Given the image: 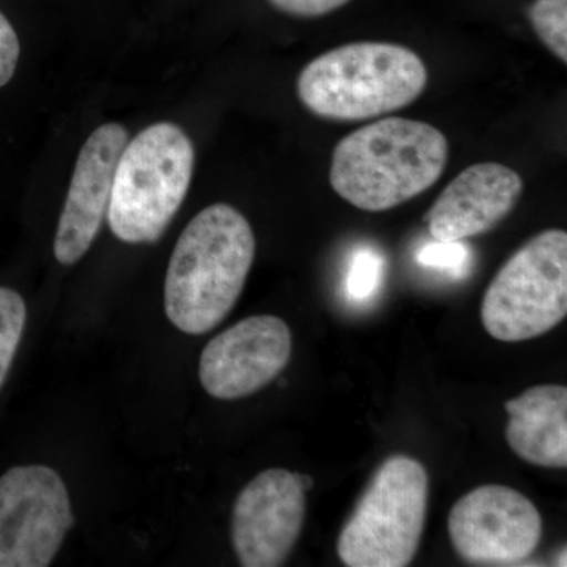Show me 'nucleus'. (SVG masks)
<instances>
[{
	"label": "nucleus",
	"mask_w": 567,
	"mask_h": 567,
	"mask_svg": "<svg viewBox=\"0 0 567 567\" xmlns=\"http://www.w3.org/2000/svg\"><path fill=\"white\" fill-rule=\"evenodd\" d=\"M271 7L297 18H319L341 9L350 0H268Z\"/></svg>",
	"instance_id": "obj_19"
},
{
	"label": "nucleus",
	"mask_w": 567,
	"mask_h": 567,
	"mask_svg": "<svg viewBox=\"0 0 567 567\" xmlns=\"http://www.w3.org/2000/svg\"><path fill=\"white\" fill-rule=\"evenodd\" d=\"M28 309L20 293L0 287V388L9 375L24 333Z\"/></svg>",
	"instance_id": "obj_14"
},
{
	"label": "nucleus",
	"mask_w": 567,
	"mask_h": 567,
	"mask_svg": "<svg viewBox=\"0 0 567 567\" xmlns=\"http://www.w3.org/2000/svg\"><path fill=\"white\" fill-rule=\"evenodd\" d=\"M450 142L429 123L382 118L338 142L330 185L346 203L380 213L427 192L445 173Z\"/></svg>",
	"instance_id": "obj_2"
},
{
	"label": "nucleus",
	"mask_w": 567,
	"mask_h": 567,
	"mask_svg": "<svg viewBox=\"0 0 567 567\" xmlns=\"http://www.w3.org/2000/svg\"><path fill=\"white\" fill-rule=\"evenodd\" d=\"M194 173V147L173 122L136 134L123 148L112 185L107 223L125 244H155L182 207Z\"/></svg>",
	"instance_id": "obj_4"
},
{
	"label": "nucleus",
	"mask_w": 567,
	"mask_h": 567,
	"mask_svg": "<svg viewBox=\"0 0 567 567\" xmlns=\"http://www.w3.org/2000/svg\"><path fill=\"white\" fill-rule=\"evenodd\" d=\"M429 476L416 458L395 454L377 468L339 535L349 567H405L423 539Z\"/></svg>",
	"instance_id": "obj_5"
},
{
	"label": "nucleus",
	"mask_w": 567,
	"mask_h": 567,
	"mask_svg": "<svg viewBox=\"0 0 567 567\" xmlns=\"http://www.w3.org/2000/svg\"><path fill=\"white\" fill-rule=\"evenodd\" d=\"M385 270V260L374 249H361L354 254L347 274L346 289L352 300L363 301L379 289Z\"/></svg>",
	"instance_id": "obj_16"
},
{
	"label": "nucleus",
	"mask_w": 567,
	"mask_h": 567,
	"mask_svg": "<svg viewBox=\"0 0 567 567\" xmlns=\"http://www.w3.org/2000/svg\"><path fill=\"white\" fill-rule=\"evenodd\" d=\"M447 532L454 550L470 565L514 566L535 554L543 518L516 488L487 484L454 503Z\"/></svg>",
	"instance_id": "obj_8"
},
{
	"label": "nucleus",
	"mask_w": 567,
	"mask_h": 567,
	"mask_svg": "<svg viewBox=\"0 0 567 567\" xmlns=\"http://www.w3.org/2000/svg\"><path fill=\"white\" fill-rule=\"evenodd\" d=\"M298 480H300L301 487L305 488V492L311 491L312 486H315V481H312L311 476L298 473Z\"/></svg>",
	"instance_id": "obj_20"
},
{
	"label": "nucleus",
	"mask_w": 567,
	"mask_h": 567,
	"mask_svg": "<svg viewBox=\"0 0 567 567\" xmlns=\"http://www.w3.org/2000/svg\"><path fill=\"white\" fill-rule=\"evenodd\" d=\"M20 39L10 21L0 13V87L9 84L20 61Z\"/></svg>",
	"instance_id": "obj_18"
},
{
	"label": "nucleus",
	"mask_w": 567,
	"mask_h": 567,
	"mask_svg": "<svg viewBox=\"0 0 567 567\" xmlns=\"http://www.w3.org/2000/svg\"><path fill=\"white\" fill-rule=\"evenodd\" d=\"M506 442L516 456L544 468L567 466V388L539 385L506 401Z\"/></svg>",
	"instance_id": "obj_13"
},
{
	"label": "nucleus",
	"mask_w": 567,
	"mask_h": 567,
	"mask_svg": "<svg viewBox=\"0 0 567 567\" xmlns=\"http://www.w3.org/2000/svg\"><path fill=\"white\" fill-rule=\"evenodd\" d=\"M528 18L540 41L567 63V0H535Z\"/></svg>",
	"instance_id": "obj_15"
},
{
	"label": "nucleus",
	"mask_w": 567,
	"mask_h": 567,
	"mask_svg": "<svg viewBox=\"0 0 567 567\" xmlns=\"http://www.w3.org/2000/svg\"><path fill=\"white\" fill-rule=\"evenodd\" d=\"M74 525L69 491L50 466L0 476V567H47Z\"/></svg>",
	"instance_id": "obj_7"
},
{
	"label": "nucleus",
	"mask_w": 567,
	"mask_h": 567,
	"mask_svg": "<svg viewBox=\"0 0 567 567\" xmlns=\"http://www.w3.org/2000/svg\"><path fill=\"white\" fill-rule=\"evenodd\" d=\"M427 78L415 51L401 44L360 41L309 62L298 76L297 93L317 117L360 122L415 103Z\"/></svg>",
	"instance_id": "obj_3"
},
{
	"label": "nucleus",
	"mask_w": 567,
	"mask_h": 567,
	"mask_svg": "<svg viewBox=\"0 0 567 567\" xmlns=\"http://www.w3.org/2000/svg\"><path fill=\"white\" fill-rule=\"evenodd\" d=\"M470 251L462 241H436L425 245L417 252V260L424 267L435 268L440 271H450L461 276L468 262Z\"/></svg>",
	"instance_id": "obj_17"
},
{
	"label": "nucleus",
	"mask_w": 567,
	"mask_h": 567,
	"mask_svg": "<svg viewBox=\"0 0 567 567\" xmlns=\"http://www.w3.org/2000/svg\"><path fill=\"white\" fill-rule=\"evenodd\" d=\"M126 144L125 126L106 123L82 147L55 234L54 256L62 265L81 260L102 229L115 169Z\"/></svg>",
	"instance_id": "obj_11"
},
{
	"label": "nucleus",
	"mask_w": 567,
	"mask_h": 567,
	"mask_svg": "<svg viewBox=\"0 0 567 567\" xmlns=\"http://www.w3.org/2000/svg\"><path fill=\"white\" fill-rule=\"evenodd\" d=\"M306 518L298 473L265 470L235 499L233 546L245 567H278L292 554Z\"/></svg>",
	"instance_id": "obj_9"
},
{
	"label": "nucleus",
	"mask_w": 567,
	"mask_h": 567,
	"mask_svg": "<svg viewBox=\"0 0 567 567\" xmlns=\"http://www.w3.org/2000/svg\"><path fill=\"white\" fill-rule=\"evenodd\" d=\"M524 181L499 163L466 167L436 197L424 215L436 241H464L491 233L516 208Z\"/></svg>",
	"instance_id": "obj_12"
},
{
	"label": "nucleus",
	"mask_w": 567,
	"mask_h": 567,
	"mask_svg": "<svg viewBox=\"0 0 567 567\" xmlns=\"http://www.w3.org/2000/svg\"><path fill=\"white\" fill-rule=\"evenodd\" d=\"M567 316V234L548 229L522 245L488 284L481 319L492 338H539Z\"/></svg>",
	"instance_id": "obj_6"
},
{
	"label": "nucleus",
	"mask_w": 567,
	"mask_h": 567,
	"mask_svg": "<svg viewBox=\"0 0 567 567\" xmlns=\"http://www.w3.org/2000/svg\"><path fill=\"white\" fill-rule=\"evenodd\" d=\"M292 357V331L275 316H254L213 338L200 354L204 390L221 401L248 398L274 382Z\"/></svg>",
	"instance_id": "obj_10"
},
{
	"label": "nucleus",
	"mask_w": 567,
	"mask_h": 567,
	"mask_svg": "<svg viewBox=\"0 0 567 567\" xmlns=\"http://www.w3.org/2000/svg\"><path fill=\"white\" fill-rule=\"evenodd\" d=\"M256 257L251 224L237 208L215 204L185 227L167 267L164 309L186 334H205L229 316Z\"/></svg>",
	"instance_id": "obj_1"
}]
</instances>
